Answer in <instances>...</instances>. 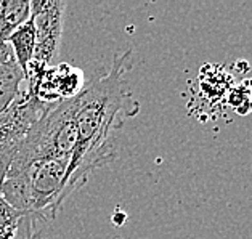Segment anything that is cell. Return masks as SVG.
<instances>
[{"label":"cell","mask_w":252,"mask_h":239,"mask_svg":"<svg viewBox=\"0 0 252 239\" xmlns=\"http://www.w3.org/2000/svg\"><path fill=\"white\" fill-rule=\"evenodd\" d=\"M31 18V0H0V44Z\"/></svg>","instance_id":"10"},{"label":"cell","mask_w":252,"mask_h":239,"mask_svg":"<svg viewBox=\"0 0 252 239\" xmlns=\"http://www.w3.org/2000/svg\"><path fill=\"white\" fill-rule=\"evenodd\" d=\"M69 162V157H47L10 165L0 196L15 209L37 213L50 222L64 202L63 189Z\"/></svg>","instance_id":"2"},{"label":"cell","mask_w":252,"mask_h":239,"mask_svg":"<svg viewBox=\"0 0 252 239\" xmlns=\"http://www.w3.org/2000/svg\"><path fill=\"white\" fill-rule=\"evenodd\" d=\"M53 106L55 105L40 101L28 89L23 90L13 105L0 114V152L13 156L18 146L29 133L31 127Z\"/></svg>","instance_id":"5"},{"label":"cell","mask_w":252,"mask_h":239,"mask_svg":"<svg viewBox=\"0 0 252 239\" xmlns=\"http://www.w3.org/2000/svg\"><path fill=\"white\" fill-rule=\"evenodd\" d=\"M226 105L239 116H248L252 111V79L233 85L226 96Z\"/></svg>","instance_id":"11"},{"label":"cell","mask_w":252,"mask_h":239,"mask_svg":"<svg viewBox=\"0 0 252 239\" xmlns=\"http://www.w3.org/2000/svg\"><path fill=\"white\" fill-rule=\"evenodd\" d=\"M79 95L60 101L31 127L18 146L10 165H21L37 159L69 157L76 146V113Z\"/></svg>","instance_id":"3"},{"label":"cell","mask_w":252,"mask_h":239,"mask_svg":"<svg viewBox=\"0 0 252 239\" xmlns=\"http://www.w3.org/2000/svg\"><path fill=\"white\" fill-rule=\"evenodd\" d=\"M48 220L10 206L0 196V239H42Z\"/></svg>","instance_id":"7"},{"label":"cell","mask_w":252,"mask_h":239,"mask_svg":"<svg viewBox=\"0 0 252 239\" xmlns=\"http://www.w3.org/2000/svg\"><path fill=\"white\" fill-rule=\"evenodd\" d=\"M26 81L8 44H0V114L5 113L21 95V84Z\"/></svg>","instance_id":"8"},{"label":"cell","mask_w":252,"mask_h":239,"mask_svg":"<svg viewBox=\"0 0 252 239\" xmlns=\"http://www.w3.org/2000/svg\"><path fill=\"white\" fill-rule=\"evenodd\" d=\"M11 154H5V152H0V193H2V185L5 180V175L8 172L10 162H11Z\"/></svg>","instance_id":"12"},{"label":"cell","mask_w":252,"mask_h":239,"mask_svg":"<svg viewBox=\"0 0 252 239\" xmlns=\"http://www.w3.org/2000/svg\"><path fill=\"white\" fill-rule=\"evenodd\" d=\"M7 44L10 45L11 52L15 55V60L18 66L21 67L24 77H28L29 66L34 61V52H35V29L32 18L18 28L13 34L10 35Z\"/></svg>","instance_id":"9"},{"label":"cell","mask_w":252,"mask_h":239,"mask_svg":"<svg viewBox=\"0 0 252 239\" xmlns=\"http://www.w3.org/2000/svg\"><path fill=\"white\" fill-rule=\"evenodd\" d=\"M233 85L235 79L225 66H202L196 79V90H193L189 109L194 108V116L198 118L207 111V119H212V114L217 113L219 105H226V96Z\"/></svg>","instance_id":"6"},{"label":"cell","mask_w":252,"mask_h":239,"mask_svg":"<svg viewBox=\"0 0 252 239\" xmlns=\"http://www.w3.org/2000/svg\"><path fill=\"white\" fill-rule=\"evenodd\" d=\"M66 3L61 0H31V18L35 29V52L32 64L48 67L57 58L63 34Z\"/></svg>","instance_id":"4"},{"label":"cell","mask_w":252,"mask_h":239,"mask_svg":"<svg viewBox=\"0 0 252 239\" xmlns=\"http://www.w3.org/2000/svg\"><path fill=\"white\" fill-rule=\"evenodd\" d=\"M132 67V52L116 53L106 74L85 85L79 93L76 113V146L67 167L63 201L77 191L94 170L116 157L113 133L140 113V103L127 87L126 74Z\"/></svg>","instance_id":"1"}]
</instances>
